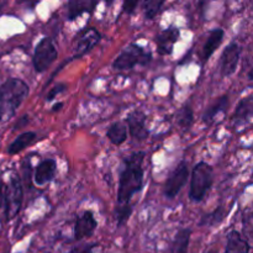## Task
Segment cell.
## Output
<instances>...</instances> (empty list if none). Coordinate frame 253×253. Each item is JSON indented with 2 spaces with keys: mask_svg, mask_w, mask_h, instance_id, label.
<instances>
[{
  "mask_svg": "<svg viewBox=\"0 0 253 253\" xmlns=\"http://www.w3.org/2000/svg\"><path fill=\"white\" fill-rule=\"evenodd\" d=\"M146 153L143 151L133 152L123 158L120 175H119L118 205L130 204V200L136 193H140L143 188L145 170L142 163Z\"/></svg>",
  "mask_w": 253,
  "mask_h": 253,
  "instance_id": "1",
  "label": "cell"
},
{
  "mask_svg": "<svg viewBox=\"0 0 253 253\" xmlns=\"http://www.w3.org/2000/svg\"><path fill=\"white\" fill-rule=\"evenodd\" d=\"M29 93V85L19 78H10L0 85V123L14 118Z\"/></svg>",
  "mask_w": 253,
  "mask_h": 253,
  "instance_id": "2",
  "label": "cell"
},
{
  "mask_svg": "<svg viewBox=\"0 0 253 253\" xmlns=\"http://www.w3.org/2000/svg\"><path fill=\"white\" fill-rule=\"evenodd\" d=\"M152 61V53L145 47L136 43H130L121 51L113 62V68L115 71H130L137 66H147Z\"/></svg>",
  "mask_w": 253,
  "mask_h": 253,
  "instance_id": "3",
  "label": "cell"
},
{
  "mask_svg": "<svg viewBox=\"0 0 253 253\" xmlns=\"http://www.w3.org/2000/svg\"><path fill=\"white\" fill-rule=\"evenodd\" d=\"M214 182V172L212 167L207 162H199L192 172V180H190L189 198L192 202L200 203L204 200L205 195L211 188Z\"/></svg>",
  "mask_w": 253,
  "mask_h": 253,
  "instance_id": "4",
  "label": "cell"
},
{
  "mask_svg": "<svg viewBox=\"0 0 253 253\" xmlns=\"http://www.w3.org/2000/svg\"><path fill=\"white\" fill-rule=\"evenodd\" d=\"M5 200V219L7 221L14 219L20 212L24 200V188L21 179L17 174H11L6 188L4 189Z\"/></svg>",
  "mask_w": 253,
  "mask_h": 253,
  "instance_id": "5",
  "label": "cell"
},
{
  "mask_svg": "<svg viewBox=\"0 0 253 253\" xmlns=\"http://www.w3.org/2000/svg\"><path fill=\"white\" fill-rule=\"evenodd\" d=\"M58 57V51L54 46L53 41L49 37H43L39 41V43L35 47L34 58V68L37 73H43L51 67V64Z\"/></svg>",
  "mask_w": 253,
  "mask_h": 253,
  "instance_id": "6",
  "label": "cell"
},
{
  "mask_svg": "<svg viewBox=\"0 0 253 253\" xmlns=\"http://www.w3.org/2000/svg\"><path fill=\"white\" fill-rule=\"evenodd\" d=\"M188 177H189V168H188L187 162L182 161L166 180L165 190H163L165 197L167 199H174L185 185Z\"/></svg>",
  "mask_w": 253,
  "mask_h": 253,
  "instance_id": "7",
  "label": "cell"
},
{
  "mask_svg": "<svg viewBox=\"0 0 253 253\" xmlns=\"http://www.w3.org/2000/svg\"><path fill=\"white\" fill-rule=\"evenodd\" d=\"M240 56H241V47L236 42H231L225 47L224 52L220 59V73L221 77L227 78L232 76L236 72L237 66L240 62Z\"/></svg>",
  "mask_w": 253,
  "mask_h": 253,
  "instance_id": "8",
  "label": "cell"
},
{
  "mask_svg": "<svg viewBox=\"0 0 253 253\" xmlns=\"http://www.w3.org/2000/svg\"><path fill=\"white\" fill-rule=\"evenodd\" d=\"M98 222L94 217V214L90 210H85L78 215L76 219V224H74V240L76 241H82L84 239L93 236L94 231H95Z\"/></svg>",
  "mask_w": 253,
  "mask_h": 253,
  "instance_id": "9",
  "label": "cell"
},
{
  "mask_svg": "<svg viewBox=\"0 0 253 253\" xmlns=\"http://www.w3.org/2000/svg\"><path fill=\"white\" fill-rule=\"evenodd\" d=\"M126 124L131 137L138 142L145 141L150 135V131L146 127V115L141 110H135L128 114L126 118Z\"/></svg>",
  "mask_w": 253,
  "mask_h": 253,
  "instance_id": "10",
  "label": "cell"
},
{
  "mask_svg": "<svg viewBox=\"0 0 253 253\" xmlns=\"http://www.w3.org/2000/svg\"><path fill=\"white\" fill-rule=\"evenodd\" d=\"M180 31L179 29L174 26H170L168 29L163 30L156 37V46H157V52L161 56H168L173 52V46L177 43L179 40Z\"/></svg>",
  "mask_w": 253,
  "mask_h": 253,
  "instance_id": "11",
  "label": "cell"
},
{
  "mask_svg": "<svg viewBox=\"0 0 253 253\" xmlns=\"http://www.w3.org/2000/svg\"><path fill=\"white\" fill-rule=\"evenodd\" d=\"M101 36L99 31L94 27L85 30L81 36L78 37L76 43V57H82L93 49L100 41Z\"/></svg>",
  "mask_w": 253,
  "mask_h": 253,
  "instance_id": "12",
  "label": "cell"
},
{
  "mask_svg": "<svg viewBox=\"0 0 253 253\" xmlns=\"http://www.w3.org/2000/svg\"><path fill=\"white\" fill-rule=\"evenodd\" d=\"M253 111V100L252 96H247V98L242 99L236 106L234 115H232V124H234L235 128H241L249 125L251 123Z\"/></svg>",
  "mask_w": 253,
  "mask_h": 253,
  "instance_id": "13",
  "label": "cell"
},
{
  "mask_svg": "<svg viewBox=\"0 0 253 253\" xmlns=\"http://www.w3.org/2000/svg\"><path fill=\"white\" fill-rule=\"evenodd\" d=\"M57 170V162L53 158H47V160L42 161L39 166L36 167L34 173V182L35 184L42 185L47 184V183L52 182L54 178Z\"/></svg>",
  "mask_w": 253,
  "mask_h": 253,
  "instance_id": "14",
  "label": "cell"
},
{
  "mask_svg": "<svg viewBox=\"0 0 253 253\" xmlns=\"http://www.w3.org/2000/svg\"><path fill=\"white\" fill-rule=\"evenodd\" d=\"M98 1L94 0H72L68 1V12H67V19L68 21H73L77 17L83 15L84 12H93Z\"/></svg>",
  "mask_w": 253,
  "mask_h": 253,
  "instance_id": "15",
  "label": "cell"
},
{
  "mask_svg": "<svg viewBox=\"0 0 253 253\" xmlns=\"http://www.w3.org/2000/svg\"><path fill=\"white\" fill-rule=\"evenodd\" d=\"M225 32L222 29H215L210 32L209 37H208L207 42H205L204 47H203L202 51V62L203 63H207L208 59L214 54V52L221 44L222 40H224Z\"/></svg>",
  "mask_w": 253,
  "mask_h": 253,
  "instance_id": "16",
  "label": "cell"
},
{
  "mask_svg": "<svg viewBox=\"0 0 253 253\" xmlns=\"http://www.w3.org/2000/svg\"><path fill=\"white\" fill-rule=\"evenodd\" d=\"M250 251L251 246L239 231L232 230L229 232L224 253H250Z\"/></svg>",
  "mask_w": 253,
  "mask_h": 253,
  "instance_id": "17",
  "label": "cell"
},
{
  "mask_svg": "<svg viewBox=\"0 0 253 253\" xmlns=\"http://www.w3.org/2000/svg\"><path fill=\"white\" fill-rule=\"evenodd\" d=\"M36 141V133L32 132V131H26V132L21 133V135L17 136L10 146L7 147V153L9 155H16V153L21 152L25 148L29 147L30 145Z\"/></svg>",
  "mask_w": 253,
  "mask_h": 253,
  "instance_id": "18",
  "label": "cell"
},
{
  "mask_svg": "<svg viewBox=\"0 0 253 253\" xmlns=\"http://www.w3.org/2000/svg\"><path fill=\"white\" fill-rule=\"evenodd\" d=\"M190 235H192L190 229H180L173 239L168 253H188Z\"/></svg>",
  "mask_w": 253,
  "mask_h": 253,
  "instance_id": "19",
  "label": "cell"
},
{
  "mask_svg": "<svg viewBox=\"0 0 253 253\" xmlns=\"http://www.w3.org/2000/svg\"><path fill=\"white\" fill-rule=\"evenodd\" d=\"M227 108H229V96H220L219 99H216V101H215L214 104H211V105L207 109V111H205L204 115H203V121L207 124L212 123V121L215 120V118H216L220 113H225V111L227 110Z\"/></svg>",
  "mask_w": 253,
  "mask_h": 253,
  "instance_id": "20",
  "label": "cell"
},
{
  "mask_svg": "<svg viewBox=\"0 0 253 253\" xmlns=\"http://www.w3.org/2000/svg\"><path fill=\"white\" fill-rule=\"evenodd\" d=\"M106 136L110 140V142L115 146L123 145L127 138V127L124 123H114L109 126L108 131H106Z\"/></svg>",
  "mask_w": 253,
  "mask_h": 253,
  "instance_id": "21",
  "label": "cell"
},
{
  "mask_svg": "<svg viewBox=\"0 0 253 253\" xmlns=\"http://www.w3.org/2000/svg\"><path fill=\"white\" fill-rule=\"evenodd\" d=\"M229 210H225L224 207H217L216 209L214 210L210 214L204 215L200 220L199 225L200 226H209V227H216L221 224L225 220V216L227 215Z\"/></svg>",
  "mask_w": 253,
  "mask_h": 253,
  "instance_id": "22",
  "label": "cell"
},
{
  "mask_svg": "<svg viewBox=\"0 0 253 253\" xmlns=\"http://www.w3.org/2000/svg\"><path fill=\"white\" fill-rule=\"evenodd\" d=\"M178 125L180 128L184 131H188L192 127L193 123H194V114H193V109L189 105H184L179 109V111L175 115Z\"/></svg>",
  "mask_w": 253,
  "mask_h": 253,
  "instance_id": "23",
  "label": "cell"
},
{
  "mask_svg": "<svg viewBox=\"0 0 253 253\" xmlns=\"http://www.w3.org/2000/svg\"><path fill=\"white\" fill-rule=\"evenodd\" d=\"M165 4L163 0H147L142 4L143 7V15H145L146 20H152L160 12L161 7Z\"/></svg>",
  "mask_w": 253,
  "mask_h": 253,
  "instance_id": "24",
  "label": "cell"
},
{
  "mask_svg": "<svg viewBox=\"0 0 253 253\" xmlns=\"http://www.w3.org/2000/svg\"><path fill=\"white\" fill-rule=\"evenodd\" d=\"M132 214V208L130 204L127 205H116L115 208V219L118 227L123 226L126 221L128 220V217Z\"/></svg>",
  "mask_w": 253,
  "mask_h": 253,
  "instance_id": "25",
  "label": "cell"
},
{
  "mask_svg": "<svg viewBox=\"0 0 253 253\" xmlns=\"http://www.w3.org/2000/svg\"><path fill=\"white\" fill-rule=\"evenodd\" d=\"M66 89H67V85L64 83L56 84V85H54L53 88L48 91V94H47L46 101H48L49 103V101L54 100V99H56V96H58L59 94L64 93V91H66Z\"/></svg>",
  "mask_w": 253,
  "mask_h": 253,
  "instance_id": "26",
  "label": "cell"
},
{
  "mask_svg": "<svg viewBox=\"0 0 253 253\" xmlns=\"http://www.w3.org/2000/svg\"><path fill=\"white\" fill-rule=\"evenodd\" d=\"M138 1L137 0H127L123 4V11L126 12L127 15H132L135 12L136 7H137Z\"/></svg>",
  "mask_w": 253,
  "mask_h": 253,
  "instance_id": "27",
  "label": "cell"
},
{
  "mask_svg": "<svg viewBox=\"0 0 253 253\" xmlns=\"http://www.w3.org/2000/svg\"><path fill=\"white\" fill-rule=\"evenodd\" d=\"M94 247H95V245H94V244L84 245V246L76 247V249L72 250V251L69 253H93Z\"/></svg>",
  "mask_w": 253,
  "mask_h": 253,
  "instance_id": "28",
  "label": "cell"
},
{
  "mask_svg": "<svg viewBox=\"0 0 253 253\" xmlns=\"http://www.w3.org/2000/svg\"><path fill=\"white\" fill-rule=\"evenodd\" d=\"M2 200H4V183L0 179V208H1Z\"/></svg>",
  "mask_w": 253,
  "mask_h": 253,
  "instance_id": "29",
  "label": "cell"
},
{
  "mask_svg": "<svg viewBox=\"0 0 253 253\" xmlns=\"http://www.w3.org/2000/svg\"><path fill=\"white\" fill-rule=\"evenodd\" d=\"M63 106V103H58V104H54L53 106H52V111H58L59 109Z\"/></svg>",
  "mask_w": 253,
  "mask_h": 253,
  "instance_id": "30",
  "label": "cell"
},
{
  "mask_svg": "<svg viewBox=\"0 0 253 253\" xmlns=\"http://www.w3.org/2000/svg\"><path fill=\"white\" fill-rule=\"evenodd\" d=\"M205 253H217V251H216V250H215V251H214V250H209V251L205 252Z\"/></svg>",
  "mask_w": 253,
  "mask_h": 253,
  "instance_id": "31",
  "label": "cell"
}]
</instances>
